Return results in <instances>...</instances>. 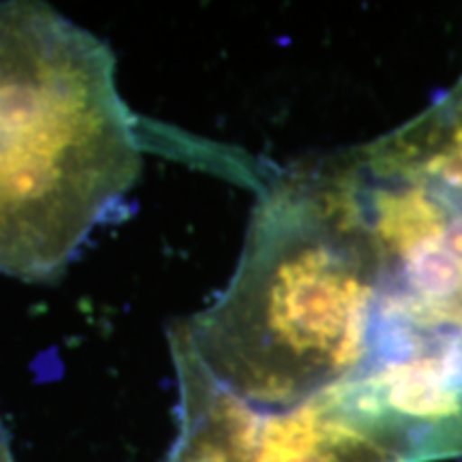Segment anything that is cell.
<instances>
[{
  "label": "cell",
  "instance_id": "obj_1",
  "mask_svg": "<svg viewBox=\"0 0 462 462\" xmlns=\"http://www.w3.org/2000/svg\"><path fill=\"white\" fill-rule=\"evenodd\" d=\"M379 285L371 238L323 159L265 182L227 289L176 326L231 394L291 409L366 371Z\"/></svg>",
  "mask_w": 462,
  "mask_h": 462
},
{
  "label": "cell",
  "instance_id": "obj_2",
  "mask_svg": "<svg viewBox=\"0 0 462 462\" xmlns=\"http://www.w3.org/2000/svg\"><path fill=\"white\" fill-rule=\"evenodd\" d=\"M143 146L107 45L43 3H0V273H60L135 187Z\"/></svg>",
  "mask_w": 462,
  "mask_h": 462
},
{
  "label": "cell",
  "instance_id": "obj_3",
  "mask_svg": "<svg viewBox=\"0 0 462 462\" xmlns=\"http://www.w3.org/2000/svg\"><path fill=\"white\" fill-rule=\"evenodd\" d=\"M182 429L170 462H418L351 383L291 409H259L204 371L184 374Z\"/></svg>",
  "mask_w": 462,
  "mask_h": 462
},
{
  "label": "cell",
  "instance_id": "obj_4",
  "mask_svg": "<svg viewBox=\"0 0 462 462\" xmlns=\"http://www.w3.org/2000/svg\"><path fill=\"white\" fill-rule=\"evenodd\" d=\"M0 462H14V456H11L7 443V435H5L3 429H0Z\"/></svg>",
  "mask_w": 462,
  "mask_h": 462
}]
</instances>
